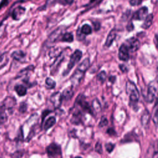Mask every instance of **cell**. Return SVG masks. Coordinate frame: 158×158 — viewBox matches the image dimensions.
<instances>
[{
  "mask_svg": "<svg viewBox=\"0 0 158 158\" xmlns=\"http://www.w3.org/2000/svg\"><path fill=\"white\" fill-rule=\"evenodd\" d=\"M8 62V57L6 53L2 54L0 56V69L6 65L7 62Z\"/></svg>",
  "mask_w": 158,
  "mask_h": 158,
  "instance_id": "obj_29",
  "label": "cell"
},
{
  "mask_svg": "<svg viewBox=\"0 0 158 158\" xmlns=\"http://www.w3.org/2000/svg\"><path fill=\"white\" fill-rule=\"evenodd\" d=\"M51 112V111H50V110H44V111L43 112V114H42V121H43V122L44 118H45V117H46L47 115H48V114L50 113Z\"/></svg>",
  "mask_w": 158,
  "mask_h": 158,
  "instance_id": "obj_39",
  "label": "cell"
},
{
  "mask_svg": "<svg viewBox=\"0 0 158 158\" xmlns=\"http://www.w3.org/2000/svg\"><path fill=\"white\" fill-rule=\"evenodd\" d=\"M157 110H158V108H157V101H156V103H155V105H154V109H153V117H152V120H153V122H154L156 126L157 127V118H158V117H157Z\"/></svg>",
  "mask_w": 158,
  "mask_h": 158,
  "instance_id": "obj_28",
  "label": "cell"
},
{
  "mask_svg": "<svg viewBox=\"0 0 158 158\" xmlns=\"http://www.w3.org/2000/svg\"><path fill=\"white\" fill-rule=\"evenodd\" d=\"M80 31L85 35H89L92 33V28L89 25L85 24L81 27Z\"/></svg>",
  "mask_w": 158,
  "mask_h": 158,
  "instance_id": "obj_25",
  "label": "cell"
},
{
  "mask_svg": "<svg viewBox=\"0 0 158 158\" xmlns=\"http://www.w3.org/2000/svg\"><path fill=\"white\" fill-rule=\"evenodd\" d=\"M107 77V75L105 71H101L98 75V78L99 81H101L102 83L105 81Z\"/></svg>",
  "mask_w": 158,
  "mask_h": 158,
  "instance_id": "obj_30",
  "label": "cell"
},
{
  "mask_svg": "<svg viewBox=\"0 0 158 158\" xmlns=\"http://www.w3.org/2000/svg\"><path fill=\"white\" fill-rule=\"evenodd\" d=\"M66 2H67L68 4H72L73 1V0H65Z\"/></svg>",
  "mask_w": 158,
  "mask_h": 158,
  "instance_id": "obj_43",
  "label": "cell"
},
{
  "mask_svg": "<svg viewBox=\"0 0 158 158\" xmlns=\"http://www.w3.org/2000/svg\"><path fill=\"white\" fill-rule=\"evenodd\" d=\"M77 38L79 41H82L85 38V35L81 32L80 28L78 29L77 32Z\"/></svg>",
  "mask_w": 158,
  "mask_h": 158,
  "instance_id": "obj_32",
  "label": "cell"
},
{
  "mask_svg": "<svg viewBox=\"0 0 158 158\" xmlns=\"http://www.w3.org/2000/svg\"><path fill=\"white\" fill-rule=\"evenodd\" d=\"M27 109V104L25 103V102H22L20 105V107H19V111L21 113H24L25 112H26Z\"/></svg>",
  "mask_w": 158,
  "mask_h": 158,
  "instance_id": "obj_34",
  "label": "cell"
},
{
  "mask_svg": "<svg viewBox=\"0 0 158 158\" xmlns=\"http://www.w3.org/2000/svg\"><path fill=\"white\" fill-rule=\"evenodd\" d=\"M64 59V54L62 52L58 56V57L55 60V61L54 62L52 65L51 66V75H54L57 72L58 68H59L60 64L63 61Z\"/></svg>",
  "mask_w": 158,
  "mask_h": 158,
  "instance_id": "obj_10",
  "label": "cell"
},
{
  "mask_svg": "<svg viewBox=\"0 0 158 158\" xmlns=\"http://www.w3.org/2000/svg\"><path fill=\"white\" fill-rule=\"evenodd\" d=\"M49 100L53 104L54 107L56 109H58L59 107H60L62 104V94L58 91L55 92L52 94H51V96H50Z\"/></svg>",
  "mask_w": 158,
  "mask_h": 158,
  "instance_id": "obj_8",
  "label": "cell"
},
{
  "mask_svg": "<svg viewBox=\"0 0 158 158\" xmlns=\"http://www.w3.org/2000/svg\"><path fill=\"white\" fill-rule=\"evenodd\" d=\"M16 101L15 98L12 97H7L2 102L1 106L6 110H11L15 106Z\"/></svg>",
  "mask_w": 158,
  "mask_h": 158,
  "instance_id": "obj_12",
  "label": "cell"
},
{
  "mask_svg": "<svg viewBox=\"0 0 158 158\" xmlns=\"http://www.w3.org/2000/svg\"><path fill=\"white\" fill-rule=\"evenodd\" d=\"M56 122V118L54 117H50L48 119H47L44 125V129L45 130H48L49 128H51Z\"/></svg>",
  "mask_w": 158,
  "mask_h": 158,
  "instance_id": "obj_22",
  "label": "cell"
},
{
  "mask_svg": "<svg viewBox=\"0 0 158 158\" xmlns=\"http://www.w3.org/2000/svg\"><path fill=\"white\" fill-rule=\"evenodd\" d=\"M127 46L130 52H133L136 51L140 47V42L139 41L134 37L130 38L126 40L125 43Z\"/></svg>",
  "mask_w": 158,
  "mask_h": 158,
  "instance_id": "obj_6",
  "label": "cell"
},
{
  "mask_svg": "<svg viewBox=\"0 0 158 158\" xmlns=\"http://www.w3.org/2000/svg\"><path fill=\"white\" fill-rule=\"evenodd\" d=\"M129 50L125 43H123L118 49V58L123 61H127L129 60Z\"/></svg>",
  "mask_w": 158,
  "mask_h": 158,
  "instance_id": "obj_9",
  "label": "cell"
},
{
  "mask_svg": "<svg viewBox=\"0 0 158 158\" xmlns=\"http://www.w3.org/2000/svg\"><path fill=\"white\" fill-rule=\"evenodd\" d=\"M107 123H108V121H107V118L106 117H102V118L101 119V121H100V122L99 123V127H103L107 125Z\"/></svg>",
  "mask_w": 158,
  "mask_h": 158,
  "instance_id": "obj_33",
  "label": "cell"
},
{
  "mask_svg": "<svg viewBox=\"0 0 158 158\" xmlns=\"http://www.w3.org/2000/svg\"><path fill=\"white\" fill-rule=\"evenodd\" d=\"M119 68L120 69V70L123 72V73H127L128 70V68L127 67L126 65H125L124 64H120L119 65Z\"/></svg>",
  "mask_w": 158,
  "mask_h": 158,
  "instance_id": "obj_36",
  "label": "cell"
},
{
  "mask_svg": "<svg viewBox=\"0 0 158 158\" xmlns=\"http://www.w3.org/2000/svg\"><path fill=\"white\" fill-rule=\"evenodd\" d=\"M73 96V91L71 88H66L65 89L62 94V99H64L65 100H69Z\"/></svg>",
  "mask_w": 158,
  "mask_h": 158,
  "instance_id": "obj_21",
  "label": "cell"
},
{
  "mask_svg": "<svg viewBox=\"0 0 158 158\" xmlns=\"http://www.w3.org/2000/svg\"><path fill=\"white\" fill-rule=\"evenodd\" d=\"M61 33H62V30L60 29V28H59L57 30H56L54 31H53V33H52L49 37L48 41H49V43L55 42L56 40L58 38V37L60 35Z\"/></svg>",
  "mask_w": 158,
  "mask_h": 158,
  "instance_id": "obj_19",
  "label": "cell"
},
{
  "mask_svg": "<svg viewBox=\"0 0 158 158\" xmlns=\"http://www.w3.org/2000/svg\"><path fill=\"white\" fill-rule=\"evenodd\" d=\"M92 110L93 112H99L101 110V104L98 99H94L92 102Z\"/></svg>",
  "mask_w": 158,
  "mask_h": 158,
  "instance_id": "obj_23",
  "label": "cell"
},
{
  "mask_svg": "<svg viewBox=\"0 0 158 158\" xmlns=\"http://www.w3.org/2000/svg\"><path fill=\"white\" fill-rule=\"evenodd\" d=\"M141 2V0H130V3L131 6H138L139 5Z\"/></svg>",
  "mask_w": 158,
  "mask_h": 158,
  "instance_id": "obj_37",
  "label": "cell"
},
{
  "mask_svg": "<svg viewBox=\"0 0 158 158\" xmlns=\"http://www.w3.org/2000/svg\"><path fill=\"white\" fill-rule=\"evenodd\" d=\"M116 37V31L114 29H112L110 33H109L106 41L105 42V46L106 47H110L112 43V42L114 41L115 38Z\"/></svg>",
  "mask_w": 158,
  "mask_h": 158,
  "instance_id": "obj_14",
  "label": "cell"
},
{
  "mask_svg": "<svg viewBox=\"0 0 158 158\" xmlns=\"http://www.w3.org/2000/svg\"><path fill=\"white\" fill-rule=\"evenodd\" d=\"M62 41L65 42H72L73 41V36L71 33H65L63 35Z\"/></svg>",
  "mask_w": 158,
  "mask_h": 158,
  "instance_id": "obj_26",
  "label": "cell"
},
{
  "mask_svg": "<svg viewBox=\"0 0 158 158\" xmlns=\"http://www.w3.org/2000/svg\"><path fill=\"white\" fill-rule=\"evenodd\" d=\"M154 41H155V45L157 46V35H155V39H154Z\"/></svg>",
  "mask_w": 158,
  "mask_h": 158,
  "instance_id": "obj_44",
  "label": "cell"
},
{
  "mask_svg": "<svg viewBox=\"0 0 158 158\" xmlns=\"http://www.w3.org/2000/svg\"><path fill=\"white\" fill-rule=\"evenodd\" d=\"M11 56L15 60L21 62L23 60H24V59L25 57V54L21 50H17V51H14L12 53Z\"/></svg>",
  "mask_w": 158,
  "mask_h": 158,
  "instance_id": "obj_16",
  "label": "cell"
},
{
  "mask_svg": "<svg viewBox=\"0 0 158 158\" xmlns=\"http://www.w3.org/2000/svg\"><path fill=\"white\" fill-rule=\"evenodd\" d=\"M149 118H150V114L149 112L147 110L145 109L144 111L143 112L142 115H141V125L144 127H146L147 125L149 123Z\"/></svg>",
  "mask_w": 158,
  "mask_h": 158,
  "instance_id": "obj_15",
  "label": "cell"
},
{
  "mask_svg": "<svg viewBox=\"0 0 158 158\" xmlns=\"http://www.w3.org/2000/svg\"><path fill=\"white\" fill-rule=\"evenodd\" d=\"M126 93L129 96L130 105L133 106V108L135 109L139 101V94L135 84L130 80L126 82Z\"/></svg>",
  "mask_w": 158,
  "mask_h": 158,
  "instance_id": "obj_1",
  "label": "cell"
},
{
  "mask_svg": "<svg viewBox=\"0 0 158 158\" xmlns=\"http://www.w3.org/2000/svg\"><path fill=\"white\" fill-rule=\"evenodd\" d=\"M45 83H46V87L48 89H52L54 88L56 86V82L54 80H52L51 78H47L46 79Z\"/></svg>",
  "mask_w": 158,
  "mask_h": 158,
  "instance_id": "obj_27",
  "label": "cell"
},
{
  "mask_svg": "<svg viewBox=\"0 0 158 158\" xmlns=\"http://www.w3.org/2000/svg\"><path fill=\"white\" fill-rule=\"evenodd\" d=\"M46 152L48 156L50 157H59V156H61L62 154L60 146L54 143H51L47 147Z\"/></svg>",
  "mask_w": 158,
  "mask_h": 158,
  "instance_id": "obj_4",
  "label": "cell"
},
{
  "mask_svg": "<svg viewBox=\"0 0 158 158\" xmlns=\"http://www.w3.org/2000/svg\"><path fill=\"white\" fill-rule=\"evenodd\" d=\"M107 134H109V135H111V136H112V135H114L115 134V131L114 130L113 128H109V129L107 130Z\"/></svg>",
  "mask_w": 158,
  "mask_h": 158,
  "instance_id": "obj_38",
  "label": "cell"
},
{
  "mask_svg": "<svg viewBox=\"0 0 158 158\" xmlns=\"http://www.w3.org/2000/svg\"><path fill=\"white\" fill-rule=\"evenodd\" d=\"M148 8L146 7H143L138 9L133 15V19L136 20H142L145 19V17L148 15Z\"/></svg>",
  "mask_w": 158,
  "mask_h": 158,
  "instance_id": "obj_11",
  "label": "cell"
},
{
  "mask_svg": "<svg viewBox=\"0 0 158 158\" xmlns=\"http://www.w3.org/2000/svg\"><path fill=\"white\" fill-rule=\"evenodd\" d=\"M14 89L19 96H23L27 94V88L22 85H17L15 86Z\"/></svg>",
  "mask_w": 158,
  "mask_h": 158,
  "instance_id": "obj_17",
  "label": "cell"
},
{
  "mask_svg": "<svg viewBox=\"0 0 158 158\" xmlns=\"http://www.w3.org/2000/svg\"><path fill=\"white\" fill-rule=\"evenodd\" d=\"M109 80L110 81H111L112 83H114L115 81V77H114V76H111L109 77Z\"/></svg>",
  "mask_w": 158,
  "mask_h": 158,
  "instance_id": "obj_42",
  "label": "cell"
},
{
  "mask_svg": "<svg viewBox=\"0 0 158 158\" xmlns=\"http://www.w3.org/2000/svg\"><path fill=\"white\" fill-rule=\"evenodd\" d=\"M81 57H82V52L79 49H77L71 55L69 62L67 65V69L65 72H64L63 75H67L69 73V72L72 69V68L74 67V65L80 61Z\"/></svg>",
  "mask_w": 158,
  "mask_h": 158,
  "instance_id": "obj_3",
  "label": "cell"
},
{
  "mask_svg": "<svg viewBox=\"0 0 158 158\" xmlns=\"http://www.w3.org/2000/svg\"><path fill=\"white\" fill-rule=\"evenodd\" d=\"M156 94H157L156 87L154 85H152L151 83L149 84L148 88V92H147V95L145 97V100L149 103L152 102L156 97Z\"/></svg>",
  "mask_w": 158,
  "mask_h": 158,
  "instance_id": "obj_7",
  "label": "cell"
},
{
  "mask_svg": "<svg viewBox=\"0 0 158 158\" xmlns=\"http://www.w3.org/2000/svg\"><path fill=\"white\" fill-rule=\"evenodd\" d=\"M75 108L80 111L88 112L91 114H93L92 109L89 105V103L86 101L85 96L83 94H79L75 100Z\"/></svg>",
  "mask_w": 158,
  "mask_h": 158,
  "instance_id": "obj_2",
  "label": "cell"
},
{
  "mask_svg": "<svg viewBox=\"0 0 158 158\" xmlns=\"http://www.w3.org/2000/svg\"><path fill=\"white\" fill-rule=\"evenodd\" d=\"M7 119V115L6 112V109L1 106L0 107V124H2L6 122Z\"/></svg>",
  "mask_w": 158,
  "mask_h": 158,
  "instance_id": "obj_24",
  "label": "cell"
},
{
  "mask_svg": "<svg viewBox=\"0 0 158 158\" xmlns=\"http://www.w3.org/2000/svg\"><path fill=\"white\" fill-rule=\"evenodd\" d=\"M95 151L99 153V154H102V146L101 144L100 143H97L96 146H95Z\"/></svg>",
  "mask_w": 158,
  "mask_h": 158,
  "instance_id": "obj_35",
  "label": "cell"
},
{
  "mask_svg": "<svg viewBox=\"0 0 158 158\" xmlns=\"http://www.w3.org/2000/svg\"><path fill=\"white\" fill-rule=\"evenodd\" d=\"M133 28H134V27H133V24L131 23H130V25L127 26V30L128 31H131L133 29Z\"/></svg>",
  "mask_w": 158,
  "mask_h": 158,
  "instance_id": "obj_41",
  "label": "cell"
},
{
  "mask_svg": "<svg viewBox=\"0 0 158 158\" xmlns=\"http://www.w3.org/2000/svg\"><path fill=\"white\" fill-rule=\"evenodd\" d=\"M25 9L22 7H18L15 8L12 12V17L14 20H19L25 13Z\"/></svg>",
  "mask_w": 158,
  "mask_h": 158,
  "instance_id": "obj_13",
  "label": "cell"
},
{
  "mask_svg": "<svg viewBox=\"0 0 158 158\" xmlns=\"http://www.w3.org/2000/svg\"><path fill=\"white\" fill-rule=\"evenodd\" d=\"M89 66V59L88 58H86L84 60H83L80 64L77 69L85 73V72L88 69Z\"/></svg>",
  "mask_w": 158,
  "mask_h": 158,
  "instance_id": "obj_20",
  "label": "cell"
},
{
  "mask_svg": "<svg viewBox=\"0 0 158 158\" xmlns=\"http://www.w3.org/2000/svg\"><path fill=\"white\" fill-rule=\"evenodd\" d=\"M93 25L94 26V29H95V30H98L99 29L100 25H99V23L98 22H94V23H93Z\"/></svg>",
  "mask_w": 158,
  "mask_h": 158,
  "instance_id": "obj_40",
  "label": "cell"
},
{
  "mask_svg": "<svg viewBox=\"0 0 158 158\" xmlns=\"http://www.w3.org/2000/svg\"><path fill=\"white\" fill-rule=\"evenodd\" d=\"M84 74L85 72H83V71L78 69L75 70V71L70 77V81L72 83V86L73 88H76L80 85L81 80L83 78Z\"/></svg>",
  "mask_w": 158,
  "mask_h": 158,
  "instance_id": "obj_5",
  "label": "cell"
},
{
  "mask_svg": "<svg viewBox=\"0 0 158 158\" xmlns=\"http://www.w3.org/2000/svg\"><path fill=\"white\" fill-rule=\"evenodd\" d=\"M153 20V15L152 14L147 15V16L144 19V22L141 25V27L144 29H147L150 27V26L152 25Z\"/></svg>",
  "mask_w": 158,
  "mask_h": 158,
  "instance_id": "obj_18",
  "label": "cell"
},
{
  "mask_svg": "<svg viewBox=\"0 0 158 158\" xmlns=\"http://www.w3.org/2000/svg\"><path fill=\"white\" fill-rule=\"evenodd\" d=\"M114 147H115V144H114L111 143H106L105 144L106 149L107 152H109V153H110L113 151Z\"/></svg>",
  "mask_w": 158,
  "mask_h": 158,
  "instance_id": "obj_31",
  "label": "cell"
}]
</instances>
